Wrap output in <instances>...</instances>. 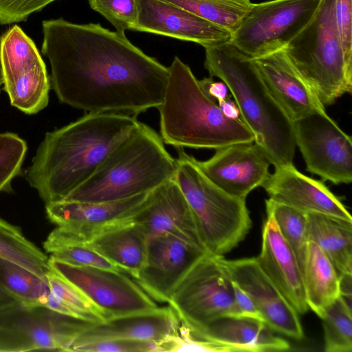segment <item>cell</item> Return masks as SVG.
Masks as SVG:
<instances>
[{
	"label": "cell",
	"instance_id": "obj_6",
	"mask_svg": "<svg viewBox=\"0 0 352 352\" xmlns=\"http://www.w3.org/2000/svg\"><path fill=\"white\" fill-rule=\"evenodd\" d=\"M174 176L194 214L208 253L223 256L248 233L252 221L245 200L232 196L210 181L197 160L177 148Z\"/></svg>",
	"mask_w": 352,
	"mask_h": 352
},
{
	"label": "cell",
	"instance_id": "obj_30",
	"mask_svg": "<svg viewBox=\"0 0 352 352\" xmlns=\"http://www.w3.org/2000/svg\"><path fill=\"white\" fill-rule=\"evenodd\" d=\"M0 287L25 305L45 307L50 289L44 280L26 268L0 257Z\"/></svg>",
	"mask_w": 352,
	"mask_h": 352
},
{
	"label": "cell",
	"instance_id": "obj_8",
	"mask_svg": "<svg viewBox=\"0 0 352 352\" xmlns=\"http://www.w3.org/2000/svg\"><path fill=\"white\" fill-rule=\"evenodd\" d=\"M320 0H272L253 3L230 43L258 58L284 50L310 21Z\"/></svg>",
	"mask_w": 352,
	"mask_h": 352
},
{
	"label": "cell",
	"instance_id": "obj_3",
	"mask_svg": "<svg viewBox=\"0 0 352 352\" xmlns=\"http://www.w3.org/2000/svg\"><path fill=\"white\" fill-rule=\"evenodd\" d=\"M204 67L228 87L239 111L270 164H293L296 150L293 121L273 97L254 60L230 42L205 47Z\"/></svg>",
	"mask_w": 352,
	"mask_h": 352
},
{
	"label": "cell",
	"instance_id": "obj_34",
	"mask_svg": "<svg viewBox=\"0 0 352 352\" xmlns=\"http://www.w3.org/2000/svg\"><path fill=\"white\" fill-rule=\"evenodd\" d=\"M26 142L13 133H0V192L10 191L13 179L21 173Z\"/></svg>",
	"mask_w": 352,
	"mask_h": 352
},
{
	"label": "cell",
	"instance_id": "obj_33",
	"mask_svg": "<svg viewBox=\"0 0 352 352\" xmlns=\"http://www.w3.org/2000/svg\"><path fill=\"white\" fill-rule=\"evenodd\" d=\"M351 307L340 296L321 318L326 352L352 351Z\"/></svg>",
	"mask_w": 352,
	"mask_h": 352
},
{
	"label": "cell",
	"instance_id": "obj_42",
	"mask_svg": "<svg viewBox=\"0 0 352 352\" xmlns=\"http://www.w3.org/2000/svg\"><path fill=\"white\" fill-rule=\"evenodd\" d=\"M198 83L205 94L217 103L229 96V89L223 81H214L210 76L198 80Z\"/></svg>",
	"mask_w": 352,
	"mask_h": 352
},
{
	"label": "cell",
	"instance_id": "obj_19",
	"mask_svg": "<svg viewBox=\"0 0 352 352\" xmlns=\"http://www.w3.org/2000/svg\"><path fill=\"white\" fill-rule=\"evenodd\" d=\"M133 30L196 43L204 48L230 42L232 33L186 10L161 0H136Z\"/></svg>",
	"mask_w": 352,
	"mask_h": 352
},
{
	"label": "cell",
	"instance_id": "obj_38",
	"mask_svg": "<svg viewBox=\"0 0 352 352\" xmlns=\"http://www.w3.org/2000/svg\"><path fill=\"white\" fill-rule=\"evenodd\" d=\"M56 0H0V25L25 21Z\"/></svg>",
	"mask_w": 352,
	"mask_h": 352
},
{
	"label": "cell",
	"instance_id": "obj_7",
	"mask_svg": "<svg viewBox=\"0 0 352 352\" xmlns=\"http://www.w3.org/2000/svg\"><path fill=\"white\" fill-rule=\"evenodd\" d=\"M334 8L335 0H320L310 21L284 49L324 106L352 91V65L343 54Z\"/></svg>",
	"mask_w": 352,
	"mask_h": 352
},
{
	"label": "cell",
	"instance_id": "obj_2",
	"mask_svg": "<svg viewBox=\"0 0 352 352\" xmlns=\"http://www.w3.org/2000/svg\"><path fill=\"white\" fill-rule=\"evenodd\" d=\"M136 116L87 113L45 134L25 172L45 204L63 200L88 179L138 126Z\"/></svg>",
	"mask_w": 352,
	"mask_h": 352
},
{
	"label": "cell",
	"instance_id": "obj_23",
	"mask_svg": "<svg viewBox=\"0 0 352 352\" xmlns=\"http://www.w3.org/2000/svg\"><path fill=\"white\" fill-rule=\"evenodd\" d=\"M181 322L168 307L114 317L84 331L74 341L72 351L80 345L106 340L127 339L160 343L179 331Z\"/></svg>",
	"mask_w": 352,
	"mask_h": 352
},
{
	"label": "cell",
	"instance_id": "obj_5",
	"mask_svg": "<svg viewBox=\"0 0 352 352\" xmlns=\"http://www.w3.org/2000/svg\"><path fill=\"white\" fill-rule=\"evenodd\" d=\"M177 160L149 126H138L63 200L100 202L151 192L174 178Z\"/></svg>",
	"mask_w": 352,
	"mask_h": 352
},
{
	"label": "cell",
	"instance_id": "obj_43",
	"mask_svg": "<svg viewBox=\"0 0 352 352\" xmlns=\"http://www.w3.org/2000/svg\"><path fill=\"white\" fill-rule=\"evenodd\" d=\"M221 111L228 118L237 120L240 118V111L234 100L230 96L217 102Z\"/></svg>",
	"mask_w": 352,
	"mask_h": 352
},
{
	"label": "cell",
	"instance_id": "obj_25",
	"mask_svg": "<svg viewBox=\"0 0 352 352\" xmlns=\"http://www.w3.org/2000/svg\"><path fill=\"white\" fill-rule=\"evenodd\" d=\"M148 241L142 227L133 219L105 229L86 245L135 279L146 261Z\"/></svg>",
	"mask_w": 352,
	"mask_h": 352
},
{
	"label": "cell",
	"instance_id": "obj_36",
	"mask_svg": "<svg viewBox=\"0 0 352 352\" xmlns=\"http://www.w3.org/2000/svg\"><path fill=\"white\" fill-rule=\"evenodd\" d=\"M49 254L50 258L70 265L94 267L122 272L116 265L86 244L63 245L52 250Z\"/></svg>",
	"mask_w": 352,
	"mask_h": 352
},
{
	"label": "cell",
	"instance_id": "obj_12",
	"mask_svg": "<svg viewBox=\"0 0 352 352\" xmlns=\"http://www.w3.org/2000/svg\"><path fill=\"white\" fill-rule=\"evenodd\" d=\"M296 145L307 170L334 184L352 181V142L327 113L293 122Z\"/></svg>",
	"mask_w": 352,
	"mask_h": 352
},
{
	"label": "cell",
	"instance_id": "obj_4",
	"mask_svg": "<svg viewBox=\"0 0 352 352\" xmlns=\"http://www.w3.org/2000/svg\"><path fill=\"white\" fill-rule=\"evenodd\" d=\"M160 112V137L177 148L217 149L253 142L254 137L241 119L227 118L218 104L202 91L190 67L175 56Z\"/></svg>",
	"mask_w": 352,
	"mask_h": 352
},
{
	"label": "cell",
	"instance_id": "obj_9",
	"mask_svg": "<svg viewBox=\"0 0 352 352\" xmlns=\"http://www.w3.org/2000/svg\"><path fill=\"white\" fill-rule=\"evenodd\" d=\"M152 191L109 201L62 200L45 204L47 218L56 228L43 243L44 249L49 253L63 245L86 244L105 229L133 219Z\"/></svg>",
	"mask_w": 352,
	"mask_h": 352
},
{
	"label": "cell",
	"instance_id": "obj_20",
	"mask_svg": "<svg viewBox=\"0 0 352 352\" xmlns=\"http://www.w3.org/2000/svg\"><path fill=\"white\" fill-rule=\"evenodd\" d=\"M262 187L269 198L305 214L318 213L352 221L340 199L323 182L303 175L293 164L276 167Z\"/></svg>",
	"mask_w": 352,
	"mask_h": 352
},
{
	"label": "cell",
	"instance_id": "obj_35",
	"mask_svg": "<svg viewBox=\"0 0 352 352\" xmlns=\"http://www.w3.org/2000/svg\"><path fill=\"white\" fill-rule=\"evenodd\" d=\"M90 8L100 14L116 28L124 33L133 30L138 19L136 0H88Z\"/></svg>",
	"mask_w": 352,
	"mask_h": 352
},
{
	"label": "cell",
	"instance_id": "obj_31",
	"mask_svg": "<svg viewBox=\"0 0 352 352\" xmlns=\"http://www.w3.org/2000/svg\"><path fill=\"white\" fill-rule=\"evenodd\" d=\"M186 10L232 33L252 8L251 0H161Z\"/></svg>",
	"mask_w": 352,
	"mask_h": 352
},
{
	"label": "cell",
	"instance_id": "obj_28",
	"mask_svg": "<svg viewBox=\"0 0 352 352\" xmlns=\"http://www.w3.org/2000/svg\"><path fill=\"white\" fill-rule=\"evenodd\" d=\"M50 292L45 307L94 323L107 320L103 313L75 285L51 268L46 275Z\"/></svg>",
	"mask_w": 352,
	"mask_h": 352
},
{
	"label": "cell",
	"instance_id": "obj_40",
	"mask_svg": "<svg viewBox=\"0 0 352 352\" xmlns=\"http://www.w3.org/2000/svg\"><path fill=\"white\" fill-rule=\"evenodd\" d=\"M231 281L234 300L239 315L263 322L261 313L251 296L239 284Z\"/></svg>",
	"mask_w": 352,
	"mask_h": 352
},
{
	"label": "cell",
	"instance_id": "obj_15",
	"mask_svg": "<svg viewBox=\"0 0 352 352\" xmlns=\"http://www.w3.org/2000/svg\"><path fill=\"white\" fill-rule=\"evenodd\" d=\"M206 253L175 235H159L148 240L145 263L133 280L155 301L168 303L182 278Z\"/></svg>",
	"mask_w": 352,
	"mask_h": 352
},
{
	"label": "cell",
	"instance_id": "obj_26",
	"mask_svg": "<svg viewBox=\"0 0 352 352\" xmlns=\"http://www.w3.org/2000/svg\"><path fill=\"white\" fill-rule=\"evenodd\" d=\"M306 217L307 241L320 247L339 277L352 274V221L318 213Z\"/></svg>",
	"mask_w": 352,
	"mask_h": 352
},
{
	"label": "cell",
	"instance_id": "obj_10",
	"mask_svg": "<svg viewBox=\"0 0 352 352\" xmlns=\"http://www.w3.org/2000/svg\"><path fill=\"white\" fill-rule=\"evenodd\" d=\"M168 305L180 322L198 328L223 316H240L232 281L218 256L204 254L188 271L173 292Z\"/></svg>",
	"mask_w": 352,
	"mask_h": 352
},
{
	"label": "cell",
	"instance_id": "obj_21",
	"mask_svg": "<svg viewBox=\"0 0 352 352\" xmlns=\"http://www.w3.org/2000/svg\"><path fill=\"white\" fill-rule=\"evenodd\" d=\"M133 219L142 227L148 240L170 234L206 251L192 211L174 179L153 190L146 204Z\"/></svg>",
	"mask_w": 352,
	"mask_h": 352
},
{
	"label": "cell",
	"instance_id": "obj_16",
	"mask_svg": "<svg viewBox=\"0 0 352 352\" xmlns=\"http://www.w3.org/2000/svg\"><path fill=\"white\" fill-rule=\"evenodd\" d=\"M95 324L45 306L19 302L0 310V327L24 336L34 351H72L78 336Z\"/></svg>",
	"mask_w": 352,
	"mask_h": 352
},
{
	"label": "cell",
	"instance_id": "obj_22",
	"mask_svg": "<svg viewBox=\"0 0 352 352\" xmlns=\"http://www.w3.org/2000/svg\"><path fill=\"white\" fill-rule=\"evenodd\" d=\"M253 60L269 91L293 122L312 113H326L284 50Z\"/></svg>",
	"mask_w": 352,
	"mask_h": 352
},
{
	"label": "cell",
	"instance_id": "obj_11",
	"mask_svg": "<svg viewBox=\"0 0 352 352\" xmlns=\"http://www.w3.org/2000/svg\"><path fill=\"white\" fill-rule=\"evenodd\" d=\"M3 89L12 106L35 114L49 102L50 80L34 41L17 25L0 37Z\"/></svg>",
	"mask_w": 352,
	"mask_h": 352
},
{
	"label": "cell",
	"instance_id": "obj_24",
	"mask_svg": "<svg viewBox=\"0 0 352 352\" xmlns=\"http://www.w3.org/2000/svg\"><path fill=\"white\" fill-rule=\"evenodd\" d=\"M257 261L269 278L298 314L307 306L302 274L296 258L282 236L274 218L267 215L262 232V244Z\"/></svg>",
	"mask_w": 352,
	"mask_h": 352
},
{
	"label": "cell",
	"instance_id": "obj_29",
	"mask_svg": "<svg viewBox=\"0 0 352 352\" xmlns=\"http://www.w3.org/2000/svg\"><path fill=\"white\" fill-rule=\"evenodd\" d=\"M0 257L20 265L44 280L51 270L49 257L27 239L19 228L1 218Z\"/></svg>",
	"mask_w": 352,
	"mask_h": 352
},
{
	"label": "cell",
	"instance_id": "obj_44",
	"mask_svg": "<svg viewBox=\"0 0 352 352\" xmlns=\"http://www.w3.org/2000/svg\"><path fill=\"white\" fill-rule=\"evenodd\" d=\"M17 302L15 298L0 287V310Z\"/></svg>",
	"mask_w": 352,
	"mask_h": 352
},
{
	"label": "cell",
	"instance_id": "obj_32",
	"mask_svg": "<svg viewBox=\"0 0 352 352\" xmlns=\"http://www.w3.org/2000/svg\"><path fill=\"white\" fill-rule=\"evenodd\" d=\"M267 215L275 220L278 230L292 250L302 274L308 241L306 214L270 198L265 200Z\"/></svg>",
	"mask_w": 352,
	"mask_h": 352
},
{
	"label": "cell",
	"instance_id": "obj_27",
	"mask_svg": "<svg viewBox=\"0 0 352 352\" xmlns=\"http://www.w3.org/2000/svg\"><path fill=\"white\" fill-rule=\"evenodd\" d=\"M302 279L307 306L321 318L340 296V279L332 263L312 241H308Z\"/></svg>",
	"mask_w": 352,
	"mask_h": 352
},
{
	"label": "cell",
	"instance_id": "obj_13",
	"mask_svg": "<svg viewBox=\"0 0 352 352\" xmlns=\"http://www.w3.org/2000/svg\"><path fill=\"white\" fill-rule=\"evenodd\" d=\"M50 267L79 288L107 320L159 307L125 273L104 268L70 265L49 257Z\"/></svg>",
	"mask_w": 352,
	"mask_h": 352
},
{
	"label": "cell",
	"instance_id": "obj_39",
	"mask_svg": "<svg viewBox=\"0 0 352 352\" xmlns=\"http://www.w3.org/2000/svg\"><path fill=\"white\" fill-rule=\"evenodd\" d=\"M352 0H335L337 30L346 60L352 65Z\"/></svg>",
	"mask_w": 352,
	"mask_h": 352
},
{
	"label": "cell",
	"instance_id": "obj_37",
	"mask_svg": "<svg viewBox=\"0 0 352 352\" xmlns=\"http://www.w3.org/2000/svg\"><path fill=\"white\" fill-rule=\"evenodd\" d=\"M74 351L156 352L159 343L138 340L113 339L100 340L76 346Z\"/></svg>",
	"mask_w": 352,
	"mask_h": 352
},
{
	"label": "cell",
	"instance_id": "obj_41",
	"mask_svg": "<svg viewBox=\"0 0 352 352\" xmlns=\"http://www.w3.org/2000/svg\"><path fill=\"white\" fill-rule=\"evenodd\" d=\"M34 351L32 344L24 336L0 327V352Z\"/></svg>",
	"mask_w": 352,
	"mask_h": 352
},
{
	"label": "cell",
	"instance_id": "obj_1",
	"mask_svg": "<svg viewBox=\"0 0 352 352\" xmlns=\"http://www.w3.org/2000/svg\"><path fill=\"white\" fill-rule=\"evenodd\" d=\"M41 52L50 60L59 101L87 113L137 116L161 104L168 67L124 33L62 18L42 23Z\"/></svg>",
	"mask_w": 352,
	"mask_h": 352
},
{
	"label": "cell",
	"instance_id": "obj_18",
	"mask_svg": "<svg viewBox=\"0 0 352 352\" xmlns=\"http://www.w3.org/2000/svg\"><path fill=\"white\" fill-rule=\"evenodd\" d=\"M205 175L221 190L245 199L268 178L270 162L261 148L241 142L216 149L208 160L198 161Z\"/></svg>",
	"mask_w": 352,
	"mask_h": 352
},
{
	"label": "cell",
	"instance_id": "obj_45",
	"mask_svg": "<svg viewBox=\"0 0 352 352\" xmlns=\"http://www.w3.org/2000/svg\"><path fill=\"white\" fill-rule=\"evenodd\" d=\"M2 85H3V74L2 65H1V58H0V89H1V87Z\"/></svg>",
	"mask_w": 352,
	"mask_h": 352
},
{
	"label": "cell",
	"instance_id": "obj_14",
	"mask_svg": "<svg viewBox=\"0 0 352 352\" xmlns=\"http://www.w3.org/2000/svg\"><path fill=\"white\" fill-rule=\"evenodd\" d=\"M184 325L188 351L270 352L290 349L289 342L275 336L263 322L248 317L223 316L194 329Z\"/></svg>",
	"mask_w": 352,
	"mask_h": 352
},
{
	"label": "cell",
	"instance_id": "obj_17",
	"mask_svg": "<svg viewBox=\"0 0 352 352\" xmlns=\"http://www.w3.org/2000/svg\"><path fill=\"white\" fill-rule=\"evenodd\" d=\"M219 261L230 278L253 299L263 322L272 331L295 340L304 338L298 314L260 267L256 257Z\"/></svg>",
	"mask_w": 352,
	"mask_h": 352
}]
</instances>
